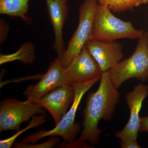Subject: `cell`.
Returning <instances> with one entry per match:
<instances>
[{"label":"cell","mask_w":148,"mask_h":148,"mask_svg":"<svg viewBox=\"0 0 148 148\" xmlns=\"http://www.w3.org/2000/svg\"><path fill=\"white\" fill-rule=\"evenodd\" d=\"M44 108L36 103L26 101L8 98L0 104V132L19 130L20 125L36 115H45Z\"/></svg>","instance_id":"cell-6"},{"label":"cell","mask_w":148,"mask_h":148,"mask_svg":"<svg viewBox=\"0 0 148 148\" xmlns=\"http://www.w3.org/2000/svg\"><path fill=\"white\" fill-rule=\"evenodd\" d=\"M145 31L137 29L129 21L118 18L106 5L98 3L93 21L90 40L112 42L120 39H139Z\"/></svg>","instance_id":"cell-3"},{"label":"cell","mask_w":148,"mask_h":148,"mask_svg":"<svg viewBox=\"0 0 148 148\" xmlns=\"http://www.w3.org/2000/svg\"><path fill=\"white\" fill-rule=\"evenodd\" d=\"M29 0H0V13L21 18L28 24L32 19L28 14Z\"/></svg>","instance_id":"cell-13"},{"label":"cell","mask_w":148,"mask_h":148,"mask_svg":"<svg viewBox=\"0 0 148 148\" xmlns=\"http://www.w3.org/2000/svg\"><path fill=\"white\" fill-rule=\"evenodd\" d=\"M102 73L110 71L123 59V45L115 41L90 40L85 45Z\"/></svg>","instance_id":"cell-11"},{"label":"cell","mask_w":148,"mask_h":148,"mask_svg":"<svg viewBox=\"0 0 148 148\" xmlns=\"http://www.w3.org/2000/svg\"><path fill=\"white\" fill-rule=\"evenodd\" d=\"M98 89L90 92L86 106L83 111V127L79 138L62 147L67 148H90L86 144L97 145L100 141V135L103 130L98 127L101 120L110 121L116 106L120 102V93L114 85L109 71L101 74Z\"/></svg>","instance_id":"cell-1"},{"label":"cell","mask_w":148,"mask_h":148,"mask_svg":"<svg viewBox=\"0 0 148 148\" xmlns=\"http://www.w3.org/2000/svg\"><path fill=\"white\" fill-rule=\"evenodd\" d=\"M98 3L107 6L113 12L133 11L143 5L148 4V0H97Z\"/></svg>","instance_id":"cell-14"},{"label":"cell","mask_w":148,"mask_h":148,"mask_svg":"<svg viewBox=\"0 0 148 148\" xmlns=\"http://www.w3.org/2000/svg\"><path fill=\"white\" fill-rule=\"evenodd\" d=\"M60 141L59 138L56 136H51V138L45 143L38 144H29V143H14L13 144L14 147L18 148H52L53 146L58 144Z\"/></svg>","instance_id":"cell-16"},{"label":"cell","mask_w":148,"mask_h":148,"mask_svg":"<svg viewBox=\"0 0 148 148\" xmlns=\"http://www.w3.org/2000/svg\"><path fill=\"white\" fill-rule=\"evenodd\" d=\"M46 116L45 115H40L39 116H35L32 117V121L30 122L29 125L27 127L21 130H18L17 133L14 134L12 137L5 140L0 141V148H10L13 145L15 140L19 135L23 132L27 131L28 130L37 127L40 125L43 124L47 119H45Z\"/></svg>","instance_id":"cell-15"},{"label":"cell","mask_w":148,"mask_h":148,"mask_svg":"<svg viewBox=\"0 0 148 148\" xmlns=\"http://www.w3.org/2000/svg\"><path fill=\"white\" fill-rule=\"evenodd\" d=\"M140 132H148V116L140 118Z\"/></svg>","instance_id":"cell-18"},{"label":"cell","mask_w":148,"mask_h":148,"mask_svg":"<svg viewBox=\"0 0 148 148\" xmlns=\"http://www.w3.org/2000/svg\"><path fill=\"white\" fill-rule=\"evenodd\" d=\"M67 3L61 0H46L48 12L54 31L53 47L57 52L58 59H60L66 50L63 40V29L69 14Z\"/></svg>","instance_id":"cell-12"},{"label":"cell","mask_w":148,"mask_h":148,"mask_svg":"<svg viewBox=\"0 0 148 148\" xmlns=\"http://www.w3.org/2000/svg\"><path fill=\"white\" fill-rule=\"evenodd\" d=\"M120 147L121 148H141L137 142V140L123 141L120 142Z\"/></svg>","instance_id":"cell-17"},{"label":"cell","mask_w":148,"mask_h":148,"mask_svg":"<svg viewBox=\"0 0 148 148\" xmlns=\"http://www.w3.org/2000/svg\"><path fill=\"white\" fill-rule=\"evenodd\" d=\"M101 75L91 80L81 84L73 85L75 90V98L71 107L63 116L53 129L49 130H42L27 136L20 143H35L38 140L47 136H61L65 143L62 146L71 144L76 140L77 135L79 133L81 127L79 123H75V118L78 108L83 96L101 79Z\"/></svg>","instance_id":"cell-2"},{"label":"cell","mask_w":148,"mask_h":148,"mask_svg":"<svg viewBox=\"0 0 148 148\" xmlns=\"http://www.w3.org/2000/svg\"><path fill=\"white\" fill-rule=\"evenodd\" d=\"M135 51L109 71L111 79L117 89L127 80L135 78L142 82L148 79V32L138 39Z\"/></svg>","instance_id":"cell-4"},{"label":"cell","mask_w":148,"mask_h":148,"mask_svg":"<svg viewBox=\"0 0 148 148\" xmlns=\"http://www.w3.org/2000/svg\"><path fill=\"white\" fill-rule=\"evenodd\" d=\"M61 1H64L66 2H68L69 0H61Z\"/></svg>","instance_id":"cell-19"},{"label":"cell","mask_w":148,"mask_h":148,"mask_svg":"<svg viewBox=\"0 0 148 148\" xmlns=\"http://www.w3.org/2000/svg\"><path fill=\"white\" fill-rule=\"evenodd\" d=\"M69 84H81L102 73L100 66L85 46L80 53L72 60L66 69Z\"/></svg>","instance_id":"cell-9"},{"label":"cell","mask_w":148,"mask_h":148,"mask_svg":"<svg viewBox=\"0 0 148 148\" xmlns=\"http://www.w3.org/2000/svg\"><path fill=\"white\" fill-rule=\"evenodd\" d=\"M65 84H70L66 77V69L57 58L50 64L39 82L29 86L23 94L27 97V101L36 103L49 92Z\"/></svg>","instance_id":"cell-8"},{"label":"cell","mask_w":148,"mask_h":148,"mask_svg":"<svg viewBox=\"0 0 148 148\" xmlns=\"http://www.w3.org/2000/svg\"><path fill=\"white\" fill-rule=\"evenodd\" d=\"M74 98V86L65 84L49 92L36 103L49 111L56 125L69 111Z\"/></svg>","instance_id":"cell-10"},{"label":"cell","mask_w":148,"mask_h":148,"mask_svg":"<svg viewBox=\"0 0 148 148\" xmlns=\"http://www.w3.org/2000/svg\"><path fill=\"white\" fill-rule=\"evenodd\" d=\"M148 96V86L139 83L134 86L133 90L125 95L126 103L129 108L130 116L129 121L123 129L118 131L115 137L121 141L137 140L140 132V113L143 101Z\"/></svg>","instance_id":"cell-7"},{"label":"cell","mask_w":148,"mask_h":148,"mask_svg":"<svg viewBox=\"0 0 148 148\" xmlns=\"http://www.w3.org/2000/svg\"><path fill=\"white\" fill-rule=\"evenodd\" d=\"M98 4L97 0H85L79 8L78 26L60 58V63L66 69L90 40L94 16Z\"/></svg>","instance_id":"cell-5"}]
</instances>
